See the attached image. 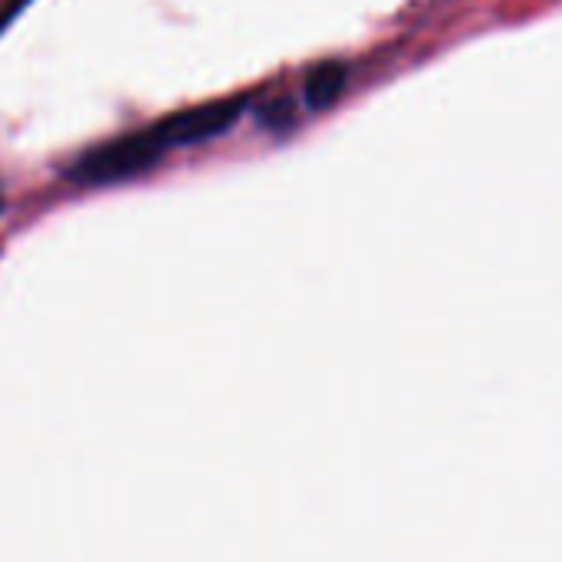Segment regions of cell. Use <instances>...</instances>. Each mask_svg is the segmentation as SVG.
Wrapping results in <instances>:
<instances>
[{
	"label": "cell",
	"instance_id": "cell-4",
	"mask_svg": "<svg viewBox=\"0 0 562 562\" xmlns=\"http://www.w3.org/2000/svg\"><path fill=\"white\" fill-rule=\"evenodd\" d=\"M26 3H30V0H0V33L26 10Z\"/></svg>",
	"mask_w": 562,
	"mask_h": 562
},
{
	"label": "cell",
	"instance_id": "cell-1",
	"mask_svg": "<svg viewBox=\"0 0 562 562\" xmlns=\"http://www.w3.org/2000/svg\"><path fill=\"white\" fill-rule=\"evenodd\" d=\"M247 102H250L247 95H231V99L204 102V105H194V109H184V112H171V115L151 122L142 132L165 155L168 148L198 145V142H207V138L224 135L240 119V112L247 109Z\"/></svg>",
	"mask_w": 562,
	"mask_h": 562
},
{
	"label": "cell",
	"instance_id": "cell-5",
	"mask_svg": "<svg viewBox=\"0 0 562 562\" xmlns=\"http://www.w3.org/2000/svg\"><path fill=\"white\" fill-rule=\"evenodd\" d=\"M0 207H3V198H0Z\"/></svg>",
	"mask_w": 562,
	"mask_h": 562
},
{
	"label": "cell",
	"instance_id": "cell-3",
	"mask_svg": "<svg viewBox=\"0 0 562 562\" xmlns=\"http://www.w3.org/2000/svg\"><path fill=\"white\" fill-rule=\"evenodd\" d=\"M346 76H349V72H346L342 63H319V66L306 76V89H303L306 105L316 109V112L329 109V105L342 95Z\"/></svg>",
	"mask_w": 562,
	"mask_h": 562
},
{
	"label": "cell",
	"instance_id": "cell-2",
	"mask_svg": "<svg viewBox=\"0 0 562 562\" xmlns=\"http://www.w3.org/2000/svg\"><path fill=\"white\" fill-rule=\"evenodd\" d=\"M155 161H161V151L145 138V132H132L86 151L69 171V178L82 184H115L148 171Z\"/></svg>",
	"mask_w": 562,
	"mask_h": 562
}]
</instances>
